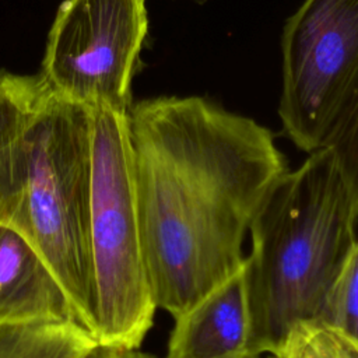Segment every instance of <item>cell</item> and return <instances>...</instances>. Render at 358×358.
Here are the masks:
<instances>
[{"label": "cell", "mask_w": 358, "mask_h": 358, "mask_svg": "<svg viewBox=\"0 0 358 358\" xmlns=\"http://www.w3.org/2000/svg\"><path fill=\"white\" fill-rule=\"evenodd\" d=\"M129 122L148 282L176 317L242 267L287 158L270 129L201 96L140 101Z\"/></svg>", "instance_id": "6da1fadb"}, {"label": "cell", "mask_w": 358, "mask_h": 358, "mask_svg": "<svg viewBox=\"0 0 358 358\" xmlns=\"http://www.w3.org/2000/svg\"><path fill=\"white\" fill-rule=\"evenodd\" d=\"M90 110L41 74L0 70V222L24 235L96 338L90 239Z\"/></svg>", "instance_id": "7a4b0ae2"}, {"label": "cell", "mask_w": 358, "mask_h": 358, "mask_svg": "<svg viewBox=\"0 0 358 358\" xmlns=\"http://www.w3.org/2000/svg\"><path fill=\"white\" fill-rule=\"evenodd\" d=\"M357 218L326 147L277 180L250 224L245 257L253 355L280 357L299 326L322 320L357 242Z\"/></svg>", "instance_id": "3957f363"}, {"label": "cell", "mask_w": 358, "mask_h": 358, "mask_svg": "<svg viewBox=\"0 0 358 358\" xmlns=\"http://www.w3.org/2000/svg\"><path fill=\"white\" fill-rule=\"evenodd\" d=\"M90 239L99 344L140 348L152 326L129 110L90 106Z\"/></svg>", "instance_id": "277c9868"}, {"label": "cell", "mask_w": 358, "mask_h": 358, "mask_svg": "<svg viewBox=\"0 0 358 358\" xmlns=\"http://www.w3.org/2000/svg\"><path fill=\"white\" fill-rule=\"evenodd\" d=\"M281 55L282 133L310 154L358 83V0H303L284 24Z\"/></svg>", "instance_id": "5b68a950"}, {"label": "cell", "mask_w": 358, "mask_h": 358, "mask_svg": "<svg viewBox=\"0 0 358 358\" xmlns=\"http://www.w3.org/2000/svg\"><path fill=\"white\" fill-rule=\"evenodd\" d=\"M147 34L145 0H64L39 74L73 102L130 110Z\"/></svg>", "instance_id": "8992f818"}, {"label": "cell", "mask_w": 358, "mask_h": 358, "mask_svg": "<svg viewBox=\"0 0 358 358\" xmlns=\"http://www.w3.org/2000/svg\"><path fill=\"white\" fill-rule=\"evenodd\" d=\"M173 319L165 358H259L252 352L245 262L236 273Z\"/></svg>", "instance_id": "52a82bcc"}, {"label": "cell", "mask_w": 358, "mask_h": 358, "mask_svg": "<svg viewBox=\"0 0 358 358\" xmlns=\"http://www.w3.org/2000/svg\"><path fill=\"white\" fill-rule=\"evenodd\" d=\"M0 320H77L70 298L46 259L24 235L3 222Z\"/></svg>", "instance_id": "ba28073f"}, {"label": "cell", "mask_w": 358, "mask_h": 358, "mask_svg": "<svg viewBox=\"0 0 358 358\" xmlns=\"http://www.w3.org/2000/svg\"><path fill=\"white\" fill-rule=\"evenodd\" d=\"M98 344L77 320H0V358H85Z\"/></svg>", "instance_id": "9c48e42d"}, {"label": "cell", "mask_w": 358, "mask_h": 358, "mask_svg": "<svg viewBox=\"0 0 358 358\" xmlns=\"http://www.w3.org/2000/svg\"><path fill=\"white\" fill-rule=\"evenodd\" d=\"M323 147L333 152L358 217V83L340 109Z\"/></svg>", "instance_id": "30bf717a"}, {"label": "cell", "mask_w": 358, "mask_h": 358, "mask_svg": "<svg viewBox=\"0 0 358 358\" xmlns=\"http://www.w3.org/2000/svg\"><path fill=\"white\" fill-rule=\"evenodd\" d=\"M319 323L358 344V238L330 291Z\"/></svg>", "instance_id": "8fae6325"}, {"label": "cell", "mask_w": 358, "mask_h": 358, "mask_svg": "<svg viewBox=\"0 0 358 358\" xmlns=\"http://www.w3.org/2000/svg\"><path fill=\"white\" fill-rule=\"evenodd\" d=\"M280 358H358V344L323 323L299 326Z\"/></svg>", "instance_id": "7c38bea8"}, {"label": "cell", "mask_w": 358, "mask_h": 358, "mask_svg": "<svg viewBox=\"0 0 358 358\" xmlns=\"http://www.w3.org/2000/svg\"><path fill=\"white\" fill-rule=\"evenodd\" d=\"M85 358H159V357L140 351L138 348H124V347H116V345L98 344Z\"/></svg>", "instance_id": "4fadbf2b"}, {"label": "cell", "mask_w": 358, "mask_h": 358, "mask_svg": "<svg viewBox=\"0 0 358 358\" xmlns=\"http://www.w3.org/2000/svg\"><path fill=\"white\" fill-rule=\"evenodd\" d=\"M194 1H197V3H204L206 0H194Z\"/></svg>", "instance_id": "5bb4252c"}, {"label": "cell", "mask_w": 358, "mask_h": 358, "mask_svg": "<svg viewBox=\"0 0 358 358\" xmlns=\"http://www.w3.org/2000/svg\"><path fill=\"white\" fill-rule=\"evenodd\" d=\"M271 358H280V357H273V355H271Z\"/></svg>", "instance_id": "9a60e30c"}]
</instances>
